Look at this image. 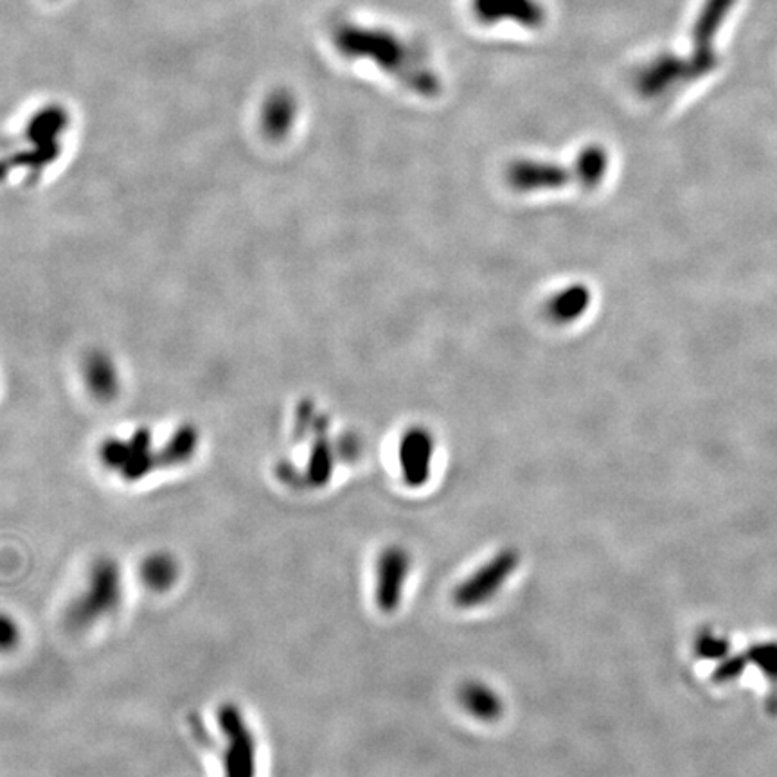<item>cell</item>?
<instances>
[{
    "label": "cell",
    "mask_w": 777,
    "mask_h": 777,
    "mask_svg": "<svg viewBox=\"0 0 777 777\" xmlns=\"http://www.w3.org/2000/svg\"><path fill=\"white\" fill-rule=\"evenodd\" d=\"M123 571L117 560L101 556L92 563L82 592L72 600L68 611L71 628L86 630L100 625L115 614L123 603Z\"/></svg>",
    "instance_id": "6da1fadb"
},
{
    "label": "cell",
    "mask_w": 777,
    "mask_h": 777,
    "mask_svg": "<svg viewBox=\"0 0 777 777\" xmlns=\"http://www.w3.org/2000/svg\"><path fill=\"white\" fill-rule=\"evenodd\" d=\"M218 725L225 742L222 754L224 777L258 776V744L244 710L233 702L222 704Z\"/></svg>",
    "instance_id": "7a4b0ae2"
},
{
    "label": "cell",
    "mask_w": 777,
    "mask_h": 777,
    "mask_svg": "<svg viewBox=\"0 0 777 777\" xmlns=\"http://www.w3.org/2000/svg\"><path fill=\"white\" fill-rule=\"evenodd\" d=\"M735 4L736 0H706L702 6L693 28V54L687 60L693 78L709 74L716 68L718 60L713 43Z\"/></svg>",
    "instance_id": "3957f363"
},
{
    "label": "cell",
    "mask_w": 777,
    "mask_h": 777,
    "mask_svg": "<svg viewBox=\"0 0 777 777\" xmlns=\"http://www.w3.org/2000/svg\"><path fill=\"white\" fill-rule=\"evenodd\" d=\"M689 78L693 80L689 62L682 60V58L666 54V57H658L655 62L644 68V71L640 74V80H637V86H640V91L643 92L644 96L655 98L668 92L669 89H673V85H677L682 80H689Z\"/></svg>",
    "instance_id": "277c9868"
},
{
    "label": "cell",
    "mask_w": 777,
    "mask_h": 777,
    "mask_svg": "<svg viewBox=\"0 0 777 777\" xmlns=\"http://www.w3.org/2000/svg\"><path fill=\"white\" fill-rule=\"evenodd\" d=\"M181 563L166 551H155L139 565V580L149 591L167 592L177 585Z\"/></svg>",
    "instance_id": "5b68a950"
},
{
    "label": "cell",
    "mask_w": 777,
    "mask_h": 777,
    "mask_svg": "<svg viewBox=\"0 0 777 777\" xmlns=\"http://www.w3.org/2000/svg\"><path fill=\"white\" fill-rule=\"evenodd\" d=\"M463 706L472 713L476 718H497L501 715V696L497 695L491 687L473 682L463 689Z\"/></svg>",
    "instance_id": "8992f818"
},
{
    "label": "cell",
    "mask_w": 777,
    "mask_h": 777,
    "mask_svg": "<svg viewBox=\"0 0 777 777\" xmlns=\"http://www.w3.org/2000/svg\"><path fill=\"white\" fill-rule=\"evenodd\" d=\"M479 11L482 17L488 20L499 19V17H513L517 19L519 13L520 19L524 17L528 22L536 24L542 14H540L539 6L531 4V0H481L479 2Z\"/></svg>",
    "instance_id": "52a82bcc"
},
{
    "label": "cell",
    "mask_w": 777,
    "mask_h": 777,
    "mask_svg": "<svg viewBox=\"0 0 777 777\" xmlns=\"http://www.w3.org/2000/svg\"><path fill=\"white\" fill-rule=\"evenodd\" d=\"M430 441L425 434L410 436L401 443V464H406V476L420 482L425 468L429 467Z\"/></svg>",
    "instance_id": "ba28073f"
},
{
    "label": "cell",
    "mask_w": 777,
    "mask_h": 777,
    "mask_svg": "<svg viewBox=\"0 0 777 777\" xmlns=\"http://www.w3.org/2000/svg\"><path fill=\"white\" fill-rule=\"evenodd\" d=\"M589 292L585 287H571L569 290L560 292L559 296L551 300L549 311L554 319L565 320L577 319V315L582 314L589 306Z\"/></svg>",
    "instance_id": "9c48e42d"
},
{
    "label": "cell",
    "mask_w": 777,
    "mask_h": 777,
    "mask_svg": "<svg viewBox=\"0 0 777 777\" xmlns=\"http://www.w3.org/2000/svg\"><path fill=\"white\" fill-rule=\"evenodd\" d=\"M22 641V628L19 621L8 612H0V654H10L19 648Z\"/></svg>",
    "instance_id": "30bf717a"
}]
</instances>
